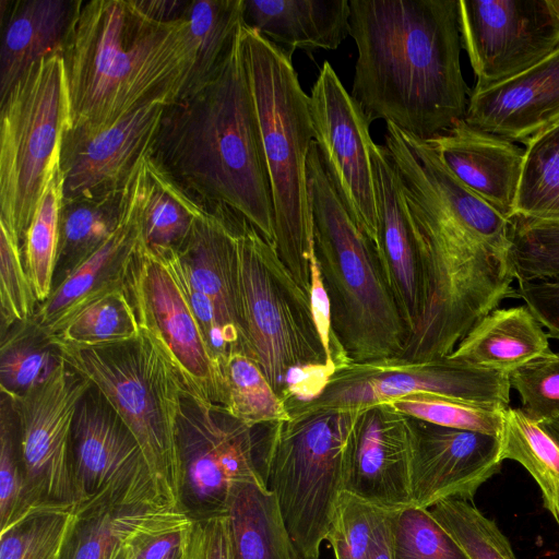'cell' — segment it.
Segmentation results:
<instances>
[{
    "label": "cell",
    "mask_w": 559,
    "mask_h": 559,
    "mask_svg": "<svg viewBox=\"0 0 559 559\" xmlns=\"http://www.w3.org/2000/svg\"><path fill=\"white\" fill-rule=\"evenodd\" d=\"M357 47L353 98L383 119L430 140L464 119L469 88L461 70L455 0H349Z\"/></svg>",
    "instance_id": "cell-1"
},
{
    "label": "cell",
    "mask_w": 559,
    "mask_h": 559,
    "mask_svg": "<svg viewBox=\"0 0 559 559\" xmlns=\"http://www.w3.org/2000/svg\"><path fill=\"white\" fill-rule=\"evenodd\" d=\"M150 158L204 209L233 211L274 247L272 189L240 32L215 74L165 107Z\"/></svg>",
    "instance_id": "cell-2"
},
{
    "label": "cell",
    "mask_w": 559,
    "mask_h": 559,
    "mask_svg": "<svg viewBox=\"0 0 559 559\" xmlns=\"http://www.w3.org/2000/svg\"><path fill=\"white\" fill-rule=\"evenodd\" d=\"M61 56L70 128L86 131L154 103L177 102L195 58L185 17L155 21L134 0H81Z\"/></svg>",
    "instance_id": "cell-3"
},
{
    "label": "cell",
    "mask_w": 559,
    "mask_h": 559,
    "mask_svg": "<svg viewBox=\"0 0 559 559\" xmlns=\"http://www.w3.org/2000/svg\"><path fill=\"white\" fill-rule=\"evenodd\" d=\"M393 165L413 219L424 295L420 323L402 357L445 358L478 320L514 297L510 253L457 223L418 178Z\"/></svg>",
    "instance_id": "cell-4"
},
{
    "label": "cell",
    "mask_w": 559,
    "mask_h": 559,
    "mask_svg": "<svg viewBox=\"0 0 559 559\" xmlns=\"http://www.w3.org/2000/svg\"><path fill=\"white\" fill-rule=\"evenodd\" d=\"M308 187L313 249L336 340L350 362L403 356L409 334L379 252L348 214L314 141L308 157Z\"/></svg>",
    "instance_id": "cell-5"
},
{
    "label": "cell",
    "mask_w": 559,
    "mask_h": 559,
    "mask_svg": "<svg viewBox=\"0 0 559 559\" xmlns=\"http://www.w3.org/2000/svg\"><path fill=\"white\" fill-rule=\"evenodd\" d=\"M240 41L272 189L274 248L309 295L314 251L308 187V157L314 141L309 95L289 52L245 23Z\"/></svg>",
    "instance_id": "cell-6"
},
{
    "label": "cell",
    "mask_w": 559,
    "mask_h": 559,
    "mask_svg": "<svg viewBox=\"0 0 559 559\" xmlns=\"http://www.w3.org/2000/svg\"><path fill=\"white\" fill-rule=\"evenodd\" d=\"M49 340L118 414L142 449L159 498L179 509L178 420L186 389L158 342L142 329L134 340L98 347Z\"/></svg>",
    "instance_id": "cell-7"
},
{
    "label": "cell",
    "mask_w": 559,
    "mask_h": 559,
    "mask_svg": "<svg viewBox=\"0 0 559 559\" xmlns=\"http://www.w3.org/2000/svg\"><path fill=\"white\" fill-rule=\"evenodd\" d=\"M289 418L265 425L266 487L305 559H320L344 490L357 409L311 404L288 407Z\"/></svg>",
    "instance_id": "cell-8"
},
{
    "label": "cell",
    "mask_w": 559,
    "mask_h": 559,
    "mask_svg": "<svg viewBox=\"0 0 559 559\" xmlns=\"http://www.w3.org/2000/svg\"><path fill=\"white\" fill-rule=\"evenodd\" d=\"M0 106V224L23 245L71 124L61 53L34 63Z\"/></svg>",
    "instance_id": "cell-9"
},
{
    "label": "cell",
    "mask_w": 559,
    "mask_h": 559,
    "mask_svg": "<svg viewBox=\"0 0 559 559\" xmlns=\"http://www.w3.org/2000/svg\"><path fill=\"white\" fill-rule=\"evenodd\" d=\"M237 282L250 356L284 400L285 380L293 369L331 362L313 322L309 295L275 248L242 217L237 230Z\"/></svg>",
    "instance_id": "cell-10"
},
{
    "label": "cell",
    "mask_w": 559,
    "mask_h": 559,
    "mask_svg": "<svg viewBox=\"0 0 559 559\" xmlns=\"http://www.w3.org/2000/svg\"><path fill=\"white\" fill-rule=\"evenodd\" d=\"M183 391L178 420L179 509L192 521L226 514L235 486L266 487V432ZM267 488V487H266Z\"/></svg>",
    "instance_id": "cell-11"
},
{
    "label": "cell",
    "mask_w": 559,
    "mask_h": 559,
    "mask_svg": "<svg viewBox=\"0 0 559 559\" xmlns=\"http://www.w3.org/2000/svg\"><path fill=\"white\" fill-rule=\"evenodd\" d=\"M71 466L76 516L126 507H169L158 496L136 439L93 384L74 414Z\"/></svg>",
    "instance_id": "cell-12"
},
{
    "label": "cell",
    "mask_w": 559,
    "mask_h": 559,
    "mask_svg": "<svg viewBox=\"0 0 559 559\" xmlns=\"http://www.w3.org/2000/svg\"><path fill=\"white\" fill-rule=\"evenodd\" d=\"M60 359L44 382L19 397L8 396L17 418L20 456L33 513L74 511L71 431L78 405L92 383Z\"/></svg>",
    "instance_id": "cell-13"
},
{
    "label": "cell",
    "mask_w": 559,
    "mask_h": 559,
    "mask_svg": "<svg viewBox=\"0 0 559 559\" xmlns=\"http://www.w3.org/2000/svg\"><path fill=\"white\" fill-rule=\"evenodd\" d=\"M509 374L453 361L449 358L411 360L402 356L350 362L337 369L316 406L355 409L416 393H432L506 408L510 402Z\"/></svg>",
    "instance_id": "cell-14"
},
{
    "label": "cell",
    "mask_w": 559,
    "mask_h": 559,
    "mask_svg": "<svg viewBox=\"0 0 559 559\" xmlns=\"http://www.w3.org/2000/svg\"><path fill=\"white\" fill-rule=\"evenodd\" d=\"M126 288L139 325L158 342L185 389L202 402L224 409L225 384L199 323L166 262L140 240Z\"/></svg>",
    "instance_id": "cell-15"
},
{
    "label": "cell",
    "mask_w": 559,
    "mask_h": 559,
    "mask_svg": "<svg viewBox=\"0 0 559 559\" xmlns=\"http://www.w3.org/2000/svg\"><path fill=\"white\" fill-rule=\"evenodd\" d=\"M309 108L324 167L348 214L380 255L371 121L328 61L312 86Z\"/></svg>",
    "instance_id": "cell-16"
},
{
    "label": "cell",
    "mask_w": 559,
    "mask_h": 559,
    "mask_svg": "<svg viewBox=\"0 0 559 559\" xmlns=\"http://www.w3.org/2000/svg\"><path fill=\"white\" fill-rule=\"evenodd\" d=\"M457 16L475 88L509 80L559 47V20L548 0H459Z\"/></svg>",
    "instance_id": "cell-17"
},
{
    "label": "cell",
    "mask_w": 559,
    "mask_h": 559,
    "mask_svg": "<svg viewBox=\"0 0 559 559\" xmlns=\"http://www.w3.org/2000/svg\"><path fill=\"white\" fill-rule=\"evenodd\" d=\"M165 107H141L94 131L68 129L59 159L62 203L126 191L152 154Z\"/></svg>",
    "instance_id": "cell-18"
},
{
    "label": "cell",
    "mask_w": 559,
    "mask_h": 559,
    "mask_svg": "<svg viewBox=\"0 0 559 559\" xmlns=\"http://www.w3.org/2000/svg\"><path fill=\"white\" fill-rule=\"evenodd\" d=\"M356 409L344 490L390 511L413 506L409 416L391 403Z\"/></svg>",
    "instance_id": "cell-19"
},
{
    "label": "cell",
    "mask_w": 559,
    "mask_h": 559,
    "mask_svg": "<svg viewBox=\"0 0 559 559\" xmlns=\"http://www.w3.org/2000/svg\"><path fill=\"white\" fill-rule=\"evenodd\" d=\"M409 419L413 506L429 509L450 499L472 502L480 486L500 472L499 436Z\"/></svg>",
    "instance_id": "cell-20"
},
{
    "label": "cell",
    "mask_w": 559,
    "mask_h": 559,
    "mask_svg": "<svg viewBox=\"0 0 559 559\" xmlns=\"http://www.w3.org/2000/svg\"><path fill=\"white\" fill-rule=\"evenodd\" d=\"M464 120L526 144L559 123V47L522 73L468 95Z\"/></svg>",
    "instance_id": "cell-21"
},
{
    "label": "cell",
    "mask_w": 559,
    "mask_h": 559,
    "mask_svg": "<svg viewBox=\"0 0 559 559\" xmlns=\"http://www.w3.org/2000/svg\"><path fill=\"white\" fill-rule=\"evenodd\" d=\"M371 159L381 266L411 338L420 323L424 309L421 272L413 219L386 147L373 143Z\"/></svg>",
    "instance_id": "cell-22"
},
{
    "label": "cell",
    "mask_w": 559,
    "mask_h": 559,
    "mask_svg": "<svg viewBox=\"0 0 559 559\" xmlns=\"http://www.w3.org/2000/svg\"><path fill=\"white\" fill-rule=\"evenodd\" d=\"M425 141L461 182L506 218L514 216L525 148L464 119Z\"/></svg>",
    "instance_id": "cell-23"
},
{
    "label": "cell",
    "mask_w": 559,
    "mask_h": 559,
    "mask_svg": "<svg viewBox=\"0 0 559 559\" xmlns=\"http://www.w3.org/2000/svg\"><path fill=\"white\" fill-rule=\"evenodd\" d=\"M241 216L228 209L206 211L176 252L192 284L213 302L218 317L240 345L250 350L241 324L237 282V230Z\"/></svg>",
    "instance_id": "cell-24"
},
{
    "label": "cell",
    "mask_w": 559,
    "mask_h": 559,
    "mask_svg": "<svg viewBox=\"0 0 559 559\" xmlns=\"http://www.w3.org/2000/svg\"><path fill=\"white\" fill-rule=\"evenodd\" d=\"M130 187L126 213L117 230L38 305L33 322L46 337L57 335L93 302L126 287L129 266L140 242Z\"/></svg>",
    "instance_id": "cell-25"
},
{
    "label": "cell",
    "mask_w": 559,
    "mask_h": 559,
    "mask_svg": "<svg viewBox=\"0 0 559 559\" xmlns=\"http://www.w3.org/2000/svg\"><path fill=\"white\" fill-rule=\"evenodd\" d=\"M81 0L0 1V99L43 58L61 53Z\"/></svg>",
    "instance_id": "cell-26"
},
{
    "label": "cell",
    "mask_w": 559,
    "mask_h": 559,
    "mask_svg": "<svg viewBox=\"0 0 559 559\" xmlns=\"http://www.w3.org/2000/svg\"><path fill=\"white\" fill-rule=\"evenodd\" d=\"M349 0H243V23L290 55L336 49L349 35Z\"/></svg>",
    "instance_id": "cell-27"
},
{
    "label": "cell",
    "mask_w": 559,
    "mask_h": 559,
    "mask_svg": "<svg viewBox=\"0 0 559 559\" xmlns=\"http://www.w3.org/2000/svg\"><path fill=\"white\" fill-rule=\"evenodd\" d=\"M548 336L526 305L497 308L478 320L447 358L509 374L550 354Z\"/></svg>",
    "instance_id": "cell-28"
},
{
    "label": "cell",
    "mask_w": 559,
    "mask_h": 559,
    "mask_svg": "<svg viewBox=\"0 0 559 559\" xmlns=\"http://www.w3.org/2000/svg\"><path fill=\"white\" fill-rule=\"evenodd\" d=\"M140 240L157 255L177 252L194 223L206 211L150 158L144 160L130 187Z\"/></svg>",
    "instance_id": "cell-29"
},
{
    "label": "cell",
    "mask_w": 559,
    "mask_h": 559,
    "mask_svg": "<svg viewBox=\"0 0 559 559\" xmlns=\"http://www.w3.org/2000/svg\"><path fill=\"white\" fill-rule=\"evenodd\" d=\"M191 523L181 510L169 507H126L78 516L59 559H112L140 535Z\"/></svg>",
    "instance_id": "cell-30"
},
{
    "label": "cell",
    "mask_w": 559,
    "mask_h": 559,
    "mask_svg": "<svg viewBox=\"0 0 559 559\" xmlns=\"http://www.w3.org/2000/svg\"><path fill=\"white\" fill-rule=\"evenodd\" d=\"M233 559H305L289 536L273 493L240 484L228 503Z\"/></svg>",
    "instance_id": "cell-31"
},
{
    "label": "cell",
    "mask_w": 559,
    "mask_h": 559,
    "mask_svg": "<svg viewBox=\"0 0 559 559\" xmlns=\"http://www.w3.org/2000/svg\"><path fill=\"white\" fill-rule=\"evenodd\" d=\"M129 187L106 198L62 203L52 290L117 230L126 213Z\"/></svg>",
    "instance_id": "cell-32"
},
{
    "label": "cell",
    "mask_w": 559,
    "mask_h": 559,
    "mask_svg": "<svg viewBox=\"0 0 559 559\" xmlns=\"http://www.w3.org/2000/svg\"><path fill=\"white\" fill-rule=\"evenodd\" d=\"M183 17L195 53L187 95L207 82L229 55L243 24V0H192Z\"/></svg>",
    "instance_id": "cell-33"
},
{
    "label": "cell",
    "mask_w": 559,
    "mask_h": 559,
    "mask_svg": "<svg viewBox=\"0 0 559 559\" xmlns=\"http://www.w3.org/2000/svg\"><path fill=\"white\" fill-rule=\"evenodd\" d=\"M499 437L501 460H513L530 473L559 526V448L521 408L502 409Z\"/></svg>",
    "instance_id": "cell-34"
},
{
    "label": "cell",
    "mask_w": 559,
    "mask_h": 559,
    "mask_svg": "<svg viewBox=\"0 0 559 559\" xmlns=\"http://www.w3.org/2000/svg\"><path fill=\"white\" fill-rule=\"evenodd\" d=\"M60 356L56 346L33 320L14 325L1 336V393L19 397L44 382L57 368Z\"/></svg>",
    "instance_id": "cell-35"
},
{
    "label": "cell",
    "mask_w": 559,
    "mask_h": 559,
    "mask_svg": "<svg viewBox=\"0 0 559 559\" xmlns=\"http://www.w3.org/2000/svg\"><path fill=\"white\" fill-rule=\"evenodd\" d=\"M225 384L224 411L250 426L289 418L284 400L274 391L260 366L242 353L231 354L222 368Z\"/></svg>",
    "instance_id": "cell-36"
},
{
    "label": "cell",
    "mask_w": 559,
    "mask_h": 559,
    "mask_svg": "<svg viewBox=\"0 0 559 559\" xmlns=\"http://www.w3.org/2000/svg\"><path fill=\"white\" fill-rule=\"evenodd\" d=\"M61 206L62 177L58 163L49 174L22 245L24 263L38 305L46 301L52 292Z\"/></svg>",
    "instance_id": "cell-37"
},
{
    "label": "cell",
    "mask_w": 559,
    "mask_h": 559,
    "mask_svg": "<svg viewBox=\"0 0 559 559\" xmlns=\"http://www.w3.org/2000/svg\"><path fill=\"white\" fill-rule=\"evenodd\" d=\"M514 215L559 219V123L525 144Z\"/></svg>",
    "instance_id": "cell-38"
},
{
    "label": "cell",
    "mask_w": 559,
    "mask_h": 559,
    "mask_svg": "<svg viewBox=\"0 0 559 559\" xmlns=\"http://www.w3.org/2000/svg\"><path fill=\"white\" fill-rule=\"evenodd\" d=\"M140 332L134 308L123 287L90 305L51 337L79 347H98L134 340Z\"/></svg>",
    "instance_id": "cell-39"
},
{
    "label": "cell",
    "mask_w": 559,
    "mask_h": 559,
    "mask_svg": "<svg viewBox=\"0 0 559 559\" xmlns=\"http://www.w3.org/2000/svg\"><path fill=\"white\" fill-rule=\"evenodd\" d=\"M509 253L518 283L559 278V219L514 215Z\"/></svg>",
    "instance_id": "cell-40"
},
{
    "label": "cell",
    "mask_w": 559,
    "mask_h": 559,
    "mask_svg": "<svg viewBox=\"0 0 559 559\" xmlns=\"http://www.w3.org/2000/svg\"><path fill=\"white\" fill-rule=\"evenodd\" d=\"M73 510H41L0 532V559H59L76 521Z\"/></svg>",
    "instance_id": "cell-41"
},
{
    "label": "cell",
    "mask_w": 559,
    "mask_h": 559,
    "mask_svg": "<svg viewBox=\"0 0 559 559\" xmlns=\"http://www.w3.org/2000/svg\"><path fill=\"white\" fill-rule=\"evenodd\" d=\"M430 512L469 559H516L498 525L471 502L444 500L435 504Z\"/></svg>",
    "instance_id": "cell-42"
},
{
    "label": "cell",
    "mask_w": 559,
    "mask_h": 559,
    "mask_svg": "<svg viewBox=\"0 0 559 559\" xmlns=\"http://www.w3.org/2000/svg\"><path fill=\"white\" fill-rule=\"evenodd\" d=\"M391 404L401 413L438 426L499 436L502 409L432 393H416Z\"/></svg>",
    "instance_id": "cell-43"
},
{
    "label": "cell",
    "mask_w": 559,
    "mask_h": 559,
    "mask_svg": "<svg viewBox=\"0 0 559 559\" xmlns=\"http://www.w3.org/2000/svg\"><path fill=\"white\" fill-rule=\"evenodd\" d=\"M394 559H469L429 509L392 511Z\"/></svg>",
    "instance_id": "cell-44"
},
{
    "label": "cell",
    "mask_w": 559,
    "mask_h": 559,
    "mask_svg": "<svg viewBox=\"0 0 559 559\" xmlns=\"http://www.w3.org/2000/svg\"><path fill=\"white\" fill-rule=\"evenodd\" d=\"M33 512L28 504L19 443L15 411L8 396L0 405V532ZM35 513V512H34Z\"/></svg>",
    "instance_id": "cell-45"
},
{
    "label": "cell",
    "mask_w": 559,
    "mask_h": 559,
    "mask_svg": "<svg viewBox=\"0 0 559 559\" xmlns=\"http://www.w3.org/2000/svg\"><path fill=\"white\" fill-rule=\"evenodd\" d=\"M386 511L343 490L325 538L335 559H368L377 525Z\"/></svg>",
    "instance_id": "cell-46"
},
{
    "label": "cell",
    "mask_w": 559,
    "mask_h": 559,
    "mask_svg": "<svg viewBox=\"0 0 559 559\" xmlns=\"http://www.w3.org/2000/svg\"><path fill=\"white\" fill-rule=\"evenodd\" d=\"M1 336L14 325L33 320L38 301L28 276L22 245L0 224Z\"/></svg>",
    "instance_id": "cell-47"
},
{
    "label": "cell",
    "mask_w": 559,
    "mask_h": 559,
    "mask_svg": "<svg viewBox=\"0 0 559 559\" xmlns=\"http://www.w3.org/2000/svg\"><path fill=\"white\" fill-rule=\"evenodd\" d=\"M521 409L540 424L559 415V350L528 361L509 373Z\"/></svg>",
    "instance_id": "cell-48"
},
{
    "label": "cell",
    "mask_w": 559,
    "mask_h": 559,
    "mask_svg": "<svg viewBox=\"0 0 559 559\" xmlns=\"http://www.w3.org/2000/svg\"><path fill=\"white\" fill-rule=\"evenodd\" d=\"M183 559H233L228 512L192 522Z\"/></svg>",
    "instance_id": "cell-49"
},
{
    "label": "cell",
    "mask_w": 559,
    "mask_h": 559,
    "mask_svg": "<svg viewBox=\"0 0 559 559\" xmlns=\"http://www.w3.org/2000/svg\"><path fill=\"white\" fill-rule=\"evenodd\" d=\"M310 273L309 298L313 322L329 361L334 364L337 369H341L349 365L350 360L341 347L332 330L330 299L323 284L314 251L311 254Z\"/></svg>",
    "instance_id": "cell-50"
},
{
    "label": "cell",
    "mask_w": 559,
    "mask_h": 559,
    "mask_svg": "<svg viewBox=\"0 0 559 559\" xmlns=\"http://www.w3.org/2000/svg\"><path fill=\"white\" fill-rule=\"evenodd\" d=\"M190 525L138 536L128 545V559H183Z\"/></svg>",
    "instance_id": "cell-51"
},
{
    "label": "cell",
    "mask_w": 559,
    "mask_h": 559,
    "mask_svg": "<svg viewBox=\"0 0 559 559\" xmlns=\"http://www.w3.org/2000/svg\"><path fill=\"white\" fill-rule=\"evenodd\" d=\"M134 2L145 15L158 22H174L182 19L189 3L185 0H134Z\"/></svg>",
    "instance_id": "cell-52"
},
{
    "label": "cell",
    "mask_w": 559,
    "mask_h": 559,
    "mask_svg": "<svg viewBox=\"0 0 559 559\" xmlns=\"http://www.w3.org/2000/svg\"><path fill=\"white\" fill-rule=\"evenodd\" d=\"M368 559H394L392 511H386L378 523Z\"/></svg>",
    "instance_id": "cell-53"
},
{
    "label": "cell",
    "mask_w": 559,
    "mask_h": 559,
    "mask_svg": "<svg viewBox=\"0 0 559 559\" xmlns=\"http://www.w3.org/2000/svg\"><path fill=\"white\" fill-rule=\"evenodd\" d=\"M539 426L559 448V415L540 423Z\"/></svg>",
    "instance_id": "cell-54"
},
{
    "label": "cell",
    "mask_w": 559,
    "mask_h": 559,
    "mask_svg": "<svg viewBox=\"0 0 559 559\" xmlns=\"http://www.w3.org/2000/svg\"><path fill=\"white\" fill-rule=\"evenodd\" d=\"M128 545L126 544L118 549L112 559H128Z\"/></svg>",
    "instance_id": "cell-55"
},
{
    "label": "cell",
    "mask_w": 559,
    "mask_h": 559,
    "mask_svg": "<svg viewBox=\"0 0 559 559\" xmlns=\"http://www.w3.org/2000/svg\"><path fill=\"white\" fill-rule=\"evenodd\" d=\"M548 2H549V5H550L552 12L559 20V0H548Z\"/></svg>",
    "instance_id": "cell-56"
}]
</instances>
